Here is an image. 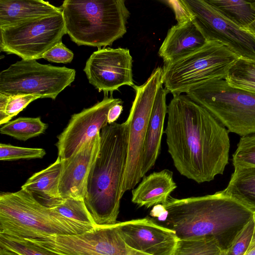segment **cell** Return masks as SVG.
I'll list each match as a JSON object with an SVG mask.
<instances>
[{"instance_id": "52a82bcc", "label": "cell", "mask_w": 255, "mask_h": 255, "mask_svg": "<svg viewBox=\"0 0 255 255\" xmlns=\"http://www.w3.org/2000/svg\"><path fill=\"white\" fill-rule=\"evenodd\" d=\"M239 57L216 41H208L192 53L164 65L163 81L167 93L179 95L212 79H225Z\"/></svg>"}, {"instance_id": "9c48e42d", "label": "cell", "mask_w": 255, "mask_h": 255, "mask_svg": "<svg viewBox=\"0 0 255 255\" xmlns=\"http://www.w3.org/2000/svg\"><path fill=\"white\" fill-rule=\"evenodd\" d=\"M67 33L62 12L0 28V49L22 59L37 60Z\"/></svg>"}, {"instance_id": "8fae6325", "label": "cell", "mask_w": 255, "mask_h": 255, "mask_svg": "<svg viewBox=\"0 0 255 255\" xmlns=\"http://www.w3.org/2000/svg\"><path fill=\"white\" fill-rule=\"evenodd\" d=\"M207 41H216L239 57L255 59V35L221 15L206 0H182Z\"/></svg>"}, {"instance_id": "cb8c5ba5", "label": "cell", "mask_w": 255, "mask_h": 255, "mask_svg": "<svg viewBox=\"0 0 255 255\" xmlns=\"http://www.w3.org/2000/svg\"><path fill=\"white\" fill-rule=\"evenodd\" d=\"M173 255H225L216 241L209 238L178 239Z\"/></svg>"}, {"instance_id": "6da1fadb", "label": "cell", "mask_w": 255, "mask_h": 255, "mask_svg": "<svg viewBox=\"0 0 255 255\" xmlns=\"http://www.w3.org/2000/svg\"><path fill=\"white\" fill-rule=\"evenodd\" d=\"M167 114L164 133L178 172L198 183L223 174L230 146L227 129L186 95H173Z\"/></svg>"}, {"instance_id": "484cf974", "label": "cell", "mask_w": 255, "mask_h": 255, "mask_svg": "<svg viewBox=\"0 0 255 255\" xmlns=\"http://www.w3.org/2000/svg\"><path fill=\"white\" fill-rule=\"evenodd\" d=\"M40 97L34 95L7 96L0 94V125L8 122L29 103Z\"/></svg>"}, {"instance_id": "4316f807", "label": "cell", "mask_w": 255, "mask_h": 255, "mask_svg": "<svg viewBox=\"0 0 255 255\" xmlns=\"http://www.w3.org/2000/svg\"><path fill=\"white\" fill-rule=\"evenodd\" d=\"M0 247L21 255H60L38 246L24 238L11 237L0 233Z\"/></svg>"}, {"instance_id": "836d02e7", "label": "cell", "mask_w": 255, "mask_h": 255, "mask_svg": "<svg viewBox=\"0 0 255 255\" xmlns=\"http://www.w3.org/2000/svg\"><path fill=\"white\" fill-rule=\"evenodd\" d=\"M123 107L122 104H117L113 106L109 110L107 120L109 125L113 124L119 118L122 113Z\"/></svg>"}, {"instance_id": "7c38bea8", "label": "cell", "mask_w": 255, "mask_h": 255, "mask_svg": "<svg viewBox=\"0 0 255 255\" xmlns=\"http://www.w3.org/2000/svg\"><path fill=\"white\" fill-rule=\"evenodd\" d=\"M132 58L127 48H98L88 59L84 71L89 83L105 94L124 85L133 86Z\"/></svg>"}, {"instance_id": "3957f363", "label": "cell", "mask_w": 255, "mask_h": 255, "mask_svg": "<svg viewBox=\"0 0 255 255\" xmlns=\"http://www.w3.org/2000/svg\"><path fill=\"white\" fill-rule=\"evenodd\" d=\"M130 120L108 125L100 131L98 156L89 175L84 199L95 226L117 223L126 167Z\"/></svg>"}, {"instance_id": "f546056e", "label": "cell", "mask_w": 255, "mask_h": 255, "mask_svg": "<svg viewBox=\"0 0 255 255\" xmlns=\"http://www.w3.org/2000/svg\"><path fill=\"white\" fill-rule=\"evenodd\" d=\"M255 229L253 217L235 239L225 255H244L251 242Z\"/></svg>"}, {"instance_id": "44dd1931", "label": "cell", "mask_w": 255, "mask_h": 255, "mask_svg": "<svg viewBox=\"0 0 255 255\" xmlns=\"http://www.w3.org/2000/svg\"><path fill=\"white\" fill-rule=\"evenodd\" d=\"M220 192L255 212V166H235L227 187Z\"/></svg>"}, {"instance_id": "ac0fdd59", "label": "cell", "mask_w": 255, "mask_h": 255, "mask_svg": "<svg viewBox=\"0 0 255 255\" xmlns=\"http://www.w3.org/2000/svg\"><path fill=\"white\" fill-rule=\"evenodd\" d=\"M176 188L171 171L163 169L153 172L144 176L138 186L132 189L131 201L146 208L164 204Z\"/></svg>"}, {"instance_id": "ffe728a7", "label": "cell", "mask_w": 255, "mask_h": 255, "mask_svg": "<svg viewBox=\"0 0 255 255\" xmlns=\"http://www.w3.org/2000/svg\"><path fill=\"white\" fill-rule=\"evenodd\" d=\"M61 12L60 7L42 0H0V28Z\"/></svg>"}, {"instance_id": "7a4b0ae2", "label": "cell", "mask_w": 255, "mask_h": 255, "mask_svg": "<svg viewBox=\"0 0 255 255\" xmlns=\"http://www.w3.org/2000/svg\"><path fill=\"white\" fill-rule=\"evenodd\" d=\"M166 227L178 239L209 238L225 252L255 211L220 191L203 196L177 199L170 196L162 204Z\"/></svg>"}, {"instance_id": "83f0119b", "label": "cell", "mask_w": 255, "mask_h": 255, "mask_svg": "<svg viewBox=\"0 0 255 255\" xmlns=\"http://www.w3.org/2000/svg\"><path fill=\"white\" fill-rule=\"evenodd\" d=\"M235 166H255V134L242 136L233 155Z\"/></svg>"}, {"instance_id": "8992f818", "label": "cell", "mask_w": 255, "mask_h": 255, "mask_svg": "<svg viewBox=\"0 0 255 255\" xmlns=\"http://www.w3.org/2000/svg\"><path fill=\"white\" fill-rule=\"evenodd\" d=\"M186 95L209 112L229 132L255 134V93L212 79L189 89Z\"/></svg>"}, {"instance_id": "603a6c76", "label": "cell", "mask_w": 255, "mask_h": 255, "mask_svg": "<svg viewBox=\"0 0 255 255\" xmlns=\"http://www.w3.org/2000/svg\"><path fill=\"white\" fill-rule=\"evenodd\" d=\"M47 127L48 125L42 122L40 117H20L1 126L0 132L26 141L44 132Z\"/></svg>"}, {"instance_id": "d4e9b609", "label": "cell", "mask_w": 255, "mask_h": 255, "mask_svg": "<svg viewBox=\"0 0 255 255\" xmlns=\"http://www.w3.org/2000/svg\"><path fill=\"white\" fill-rule=\"evenodd\" d=\"M49 208L68 219L97 227L84 200L72 198L65 199L55 206Z\"/></svg>"}, {"instance_id": "e575fe53", "label": "cell", "mask_w": 255, "mask_h": 255, "mask_svg": "<svg viewBox=\"0 0 255 255\" xmlns=\"http://www.w3.org/2000/svg\"><path fill=\"white\" fill-rule=\"evenodd\" d=\"M255 229L250 245L244 255H255V212L254 215Z\"/></svg>"}, {"instance_id": "d590c367", "label": "cell", "mask_w": 255, "mask_h": 255, "mask_svg": "<svg viewBox=\"0 0 255 255\" xmlns=\"http://www.w3.org/2000/svg\"><path fill=\"white\" fill-rule=\"evenodd\" d=\"M0 255H21L12 251L0 247Z\"/></svg>"}, {"instance_id": "277c9868", "label": "cell", "mask_w": 255, "mask_h": 255, "mask_svg": "<svg viewBox=\"0 0 255 255\" xmlns=\"http://www.w3.org/2000/svg\"><path fill=\"white\" fill-rule=\"evenodd\" d=\"M95 227L68 219L21 188L0 194V233L21 238L77 235Z\"/></svg>"}, {"instance_id": "d6a6232c", "label": "cell", "mask_w": 255, "mask_h": 255, "mask_svg": "<svg viewBox=\"0 0 255 255\" xmlns=\"http://www.w3.org/2000/svg\"><path fill=\"white\" fill-rule=\"evenodd\" d=\"M162 2L172 9L177 23L192 21V16L183 3L182 0H163Z\"/></svg>"}, {"instance_id": "1f68e13d", "label": "cell", "mask_w": 255, "mask_h": 255, "mask_svg": "<svg viewBox=\"0 0 255 255\" xmlns=\"http://www.w3.org/2000/svg\"><path fill=\"white\" fill-rule=\"evenodd\" d=\"M73 57L72 51L60 41L47 51L42 58L52 62L68 63L72 61Z\"/></svg>"}, {"instance_id": "f1b7e54d", "label": "cell", "mask_w": 255, "mask_h": 255, "mask_svg": "<svg viewBox=\"0 0 255 255\" xmlns=\"http://www.w3.org/2000/svg\"><path fill=\"white\" fill-rule=\"evenodd\" d=\"M45 154L46 152L43 148L22 147L0 144V160L1 161L42 158Z\"/></svg>"}, {"instance_id": "4fadbf2b", "label": "cell", "mask_w": 255, "mask_h": 255, "mask_svg": "<svg viewBox=\"0 0 255 255\" xmlns=\"http://www.w3.org/2000/svg\"><path fill=\"white\" fill-rule=\"evenodd\" d=\"M119 98L108 97L105 94L102 101L71 116L67 127L57 136L56 143L58 157L61 160L74 154L81 146L108 125L107 117L110 109L117 104H122Z\"/></svg>"}, {"instance_id": "4dcf8cb0", "label": "cell", "mask_w": 255, "mask_h": 255, "mask_svg": "<svg viewBox=\"0 0 255 255\" xmlns=\"http://www.w3.org/2000/svg\"><path fill=\"white\" fill-rule=\"evenodd\" d=\"M226 76L255 79V59L239 57L230 67Z\"/></svg>"}, {"instance_id": "5b68a950", "label": "cell", "mask_w": 255, "mask_h": 255, "mask_svg": "<svg viewBox=\"0 0 255 255\" xmlns=\"http://www.w3.org/2000/svg\"><path fill=\"white\" fill-rule=\"evenodd\" d=\"M60 8L67 34L78 45H112L127 32L124 0H65Z\"/></svg>"}, {"instance_id": "7402d4cb", "label": "cell", "mask_w": 255, "mask_h": 255, "mask_svg": "<svg viewBox=\"0 0 255 255\" xmlns=\"http://www.w3.org/2000/svg\"><path fill=\"white\" fill-rule=\"evenodd\" d=\"M221 15L246 29L255 19L254 0H206Z\"/></svg>"}, {"instance_id": "ba28073f", "label": "cell", "mask_w": 255, "mask_h": 255, "mask_svg": "<svg viewBox=\"0 0 255 255\" xmlns=\"http://www.w3.org/2000/svg\"><path fill=\"white\" fill-rule=\"evenodd\" d=\"M76 71L65 66L21 59L0 73V94L34 95L55 100L75 80Z\"/></svg>"}, {"instance_id": "8d00e7d4", "label": "cell", "mask_w": 255, "mask_h": 255, "mask_svg": "<svg viewBox=\"0 0 255 255\" xmlns=\"http://www.w3.org/2000/svg\"><path fill=\"white\" fill-rule=\"evenodd\" d=\"M254 2L255 4V0H254ZM245 30L255 35V19Z\"/></svg>"}, {"instance_id": "5bb4252c", "label": "cell", "mask_w": 255, "mask_h": 255, "mask_svg": "<svg viewBox=\"0 0 255 255\" xmlns=\"http://www.w3.org/2000/svg\"><path fill=\"white\" fill-rule=\"evenodd\" d=\"M115 225L124 241L132 249L148 255H173L178 240L174 231L147 218Z\"/></svg>"}, {"instance_id": "30bf717a", "label": "cell", "mask_w": 255, "mask_h": 255, "mask_svg": "<svg viewBox=\"0 0 255 255\" xmlns=\"http://www.w3.org/2000/svg\"><path fill=\"white\" fill-rule=\"evenodd\" d=\"M163 69L158 67L142 85H134L135 96L128 117L130 124L127 165L121 196L140 181L141 157L144 140L156 93L163 85Z\"/></svg>"}, {"instance_id": "2e32d148", "label": "cell", "mask_w": 255, "mask_h": 255, "mask_svg": "<svg viewBox=\"0 0 255 255\" xmlns=\"http://www.w3.org/2000/svg\"><path fill=\"white\" fill-rule=\"evenodd\" d=\"M207 42L192 21L177 23L168 30L158 55L164 65L167 64L192 53Z\"/></svg>"}, {"instance_id": "d6986e66", "label": "cell", "mask_w": 255, "mask_h": 255, "mask_svg": "<svg viewBox=\"0 0 255 255\" xmlns=\"http://www.w3.org/2000/svg\"><path fill=\"white\" fill-rule=\"evenodd\" d=\"M61 169L62 160L58 157L47 168L33 174L21 188L31 193L42 205L52 208L64 200L59 192Z\"/></svg>"}, {"instance_id": "9a60e30c", "label": "cell", "mask_w": 255, "mask_h": 255, "mask_svg": "<svg viewBox=\"0 0 255 255\" xmlns=\"http://www.w3.org/2000/svg\"><path fill=\"white\" fill-rule=\"evenodd\" d=\"M100 132L86 141L70 158L62 160L59 192L63 199L84 200L91 169L99 154Z\"/></svg>"}, {"instance_id": "e0dca14e", "label": "cell", "mask_w": 255, "mask_h": 255, "mask_svg": "<svg viewBox=\"0 0 255 255\" xmlns=\"http://www.w3.org/2000/svg\"><path fill=\"white\" fill-rule=\"evenodd\" d=\"M167 93V91L161 86L154 99L141 157L142 178L154 166L160 152L164 120L167 113L166 103Z\"/></svg>"}]
</instances>
